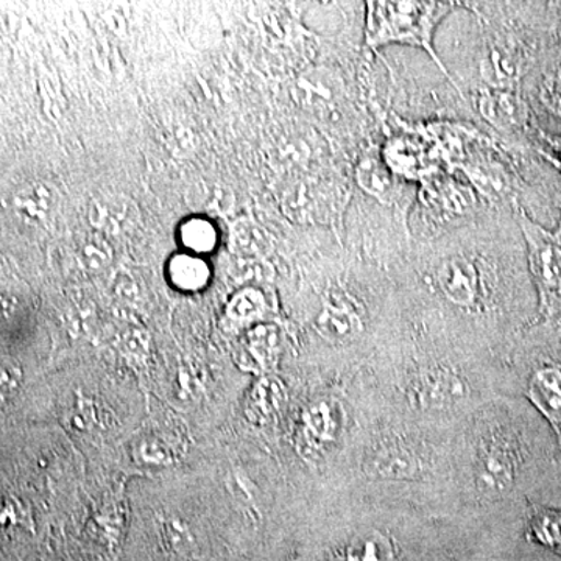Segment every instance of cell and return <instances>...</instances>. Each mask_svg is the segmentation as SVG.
Returning a JSON list of instances; mask_svg holds the SVG:
<instances>
[{
	"label": "cell",
	"instance_id": "18",
	"mask_svg": "<svg viewBox=\"0 0 561 561\" xmlns=\"http://www.w3.org/2000/svg\"><path fill=\"white\" fill-rule=\"evenodd\" d=\"M540 98L546 108L561 117V72L546 77L541 83Z\"/></svg>",
	"mask_w": 561,
	"mask_h": 561
},
{
	"label": "cell",
	"instance_id": "19",
	"mask_svg": "<svg viewBox=\"0 0 561 561\" xmlns=\"http://www.w3.org/2000/svg\"><path fill=\"white\" fill-rule=\"evenodd\" d=\"M140 459L147 461V463L162 465L169 459V453L161 442L147 440L142 443V448H140Z\"/></svg>",
	"mask_w": 561,
	"mask_h": 561
},
{
	"label": "cell",
	"instance_id": "12",
	"mask_svg": "<svg viewBox=\"0 0 561 561\" xmlns=\"http://www.w3.org/2000/svg\"><path fill=\"white\" fill-rule=\"evenodd\" d=\"M420 400L430 408H443L459 401L465 394L463 381L448 371H432L419 383Z\"/></svg>",
	"mask_w": 561,
	"mask_h": 561
},
{
	"label": "cell",
	"instance_id": "4",
	"mask_svg": "<svg viewBox=\"0 0 561 561\" xmlns=\"http://www.w3.org/2000/svg\"><path fill=\"white\" fill-rule=\"evenodd\" d=\"M438 286L445 297L460 308H470L479 297V273L467 257H451L437 272Z\"/></svg>",
	"mask_w": 561,
	"mask_h": 561
},
{
	"label": "cell",
	"instance_id": "3",
	"mask_svg": "<svg viewBox=\"0 0 561 561\" xmlns=\"http://www.w3.org/2000/svg\"><path fill=\"white\" fill-rule=\"evenodd\" d=\"M519 454L512 442L493 437L483 443L476 463V483L482 494L500 497L508 493L516 482Z\"/></svg>",
	"mask_w": 561,
	"mask_h": 561
},
{
	"label": "cell",
	"instance_id": "2",
	"mask_svg": "<svg viewBox=\"0 0 561 561\" xmlns=\"http://www.w3.org/2000/svg\"><path fill=\"white\" fill-rule=\"evenodd\" d=\"M522 224L542 309L549 313L557 312L561 308V247L530 220L523 217Z\"/></svg>",
	"mask_w": 561,
	"mask_h": 561
},
{
	"label": "cell",
	"instance_id": "7",
	"mask_svg": "<svg viewBox=\"0 0 561 561\" xmlns=\"http://www.w3.org/2000/svg\"><path fill=\"white\" fill-rule=\"evenodd\" d=\"M339 409L330 401L313 402L302 413L301 442L311 451H321L337 438Z\"/></svg>",
	"mask_w": 561,
	"mask_h": 561
},
{
	"label": "cell",
	"instance_id": "17",
	"mask_svg": "<svg viewBox=\"0 0 561 561\" xmlns=\"http://www.w3.org/2000/svg\"><path fill=\"white\" fill-rule=\"evenodd\" d=\"M183 239L191 250L209 251L216 243V232L208 221L195 220L184 227Z\"/></svg>",
	"mask_w": 561,
	"mask_h": 561
},
{
	"label": "cell",
	"instance_id": "14",
	"mask_svg": "<svg viewBox=\"0 0 561 561\" xmlns=\"http://www.w3.org/2000/svg\"><path fill=\"white\" fill-rule=\"evenodd\" d=\"M267 312V300L264 294L256 289L242 291L232 300L228 317L236 327L253 323V321L262 319Z\"/></svg>",
	"mask_w": 561,
	"mask_h": 561
},
{
	"label": "cell",
	"instance_id": "8",
	"mask_svg": "<svg viewBox=\"0 0 561 561\" xmlns=\"http://www.w3.org/2000/svg\"><path fill=\"white\" fill-rule=\"evenodd\" d=\"M319 330L332 342L351 341L364 330L362 317L350 300L334 298L324 306L319 317Z\"/></svg>",
	"mask_w": 561,
	"mask_h": 561
},
{
	"label": "cell",
	"instance_id": "11",
	"mask_svg": "<svg viewBox=\"0 0 561 561\" xmlns=\"http://www.w3.org/2000/svg\"><path fill=\"white\" fill-rule=\"evenodd\" d=\"M375 474L387 479H411L421 471L420 460L402 445H386L371 459Z\"/></svg>",
	"mask_w": 561,
	"mask_h": 561
},
{
	"label": "cell",
	"instance_id": "5",
	"mask_svg": "<svg viewBox=\"0 0 561 561\" xmlns=\"http://www.w3.org/2000/svg\"><path fill=\"white\" fill-rule=\"evenodd\" d=\"M279 332L275 327H257L243 339L236 362L245 371L268 373L279 356Z\"/></svg>",
	"mask_w": 561,
	"mask_h": 561
},
{
	"label": "cell",
	"instance_id": "10",
	"mask_svg": "<svg viewBox=\"0 0 561 561\" xmlns=\"http://www.w3.org/2000/svg\"><path fill=\"white\" fill-rule=\"evenodd\" d=\"M356 176L362 190L378 198L379 202H394L400 194V181L397 180L390 164L383 162L381 158H364L357 165Z\"/></svg>",
	"mask_w": 561,
	"mask_h": 561
},
{
	"label": "cell",
	"instance_id": "6",
	"mask_svg": "<svg viewBox=\"0 0 561 561\" xmlns=\"http://www.w3.org/2000/svg\"><path fill=\"white\" fill-rule=\"evenodd\" d=\"M527 398L551 423L561 446V368H538L530 376Z\"/></svg>",
	"mask_w": 561,
	"mask_h": 561
},
{
	"label": "cell",
	"instance_id": "20",
	"mask_svg": "<svg viewBox=\"0 0 561 561\" xmlns=\"http://www.w3.org/2000/svg\"><path fill=\"white\" fill-rule=\"evenodd\" d=\"M164 531L165 538H168L169 545L172 546V549H181L186 546L184 545V542H187L186 531L176 527L175 523L169 524Z\"/></svg>",
	"mask_w": 561,
	"mask_h": 561
},
{
	"label": "cell",
	"instance_id": "15",
	"mask_svg": "<svg viewBox=\"0 0 561 561\" xmlns=\"http://www.w3.org/2000/svg\"><path fill=\"white\" fill-rule=\"evenodd\" d=\"M171 276L173 284L184 290H197L208 283V265L192 256H180L172 262Z\"/></svg>",
	"mask_w": 561,
	"mask_h": 561
},
{
	"label": "cell",
	"instance_id": "16",
	"mask_svg": "<svg viewBox=\"0 0 561 561\" xmlns=\"http://www.w3.org/2000/svg\"><path fill=\"white\" fill-rule=\"evenodd\" d=\"M535 540L561 553V512L538 513L531 523Z\"/></svg>",
	"mask_w": 561,
	"mask_h": 561
},
{
	"label": "cell",
	"instance_id": "9",
	"mask_svg": "<svg viewBox=\"0 0 561 561\" xmlns=\"http://www.w3.org/2000/svg\"><path fill=\"white\" fill-rule=\"evenodd\" d=\"M287 400L284 383L275 376L265 375L254 383L245 401V415L251 423L265 424L278 415Z\"/></svg>",
	"mask_w": 561,
	"mask_h": 561
},
{
	"label": "cell",
	"instance_id": "13",
	"mask_svg": "<svg viewBox=\"0 0 561 561\" xmlns=\"http://www.w3.org/2000/svg\"><path fill=\"white\" fill-rule=\"evenodd\" d=\"M479 110L494 127H513L524 117V106L511 92H486L479 101Z\"/></svg>",
	"mask_w": 561,
	"mask_h": 561
},
{
	"label": "cell",
	"instance_id": "1",
	"mask_svg": "<svg viewBox=\"0 0 561 561\" xmlns=\"http://www.w3.org/2000/svg\"><path fill=\"white\" fill-rule=\"evenodd\" d=\"M367 38L371 49L390 44L419 47L437 62L443 73L451 79L434 49V33L451 11L459 7L453 2H368Z\"/></svg>",
	"mask_w": 561,
	"mask_h": 561
}]
</instances>
